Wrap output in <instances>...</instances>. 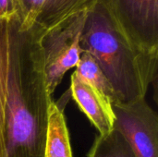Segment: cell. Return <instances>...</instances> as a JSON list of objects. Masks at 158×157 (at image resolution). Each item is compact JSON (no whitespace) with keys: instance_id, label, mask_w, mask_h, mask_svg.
Instances as JSON below:
<instances>
[{"instance_id":"obj_1","label":"cell","mask_w":158,"mask_h":157,"mask_svg":"<svg viewBox=\"0 0 158 157\" xmlns=\"http://www.w3.org/2000/svg\"><path fill=\"white\" fill-rule=\"evenodd\" d=\"M42 33L15 17L9 43L5 141L7 157H43L53 102L40 43Z\"/></svg>"},{"instance_id":"obj_2","label":"cell","mask_w":158,"mask_h":157,"mask_svg":"<svg viewBox=\"0 0 158 157\" xmlns=\"http://www.w3.org/2000/svg\"><path fill=\"white\" fill-rule=\"evenodd\" d=\"M80 45L110 82L116 104L128 105L145 98L149 85L156 81L158 56L143 53L131 45L100 0H95L87 12Z\"/></svg>"},{"instance_id":"obj_3","label":"cell","mask_w":158,"mask_h":157,"mask_svg":"<svg viewBox=\"0 0 158 157\" xmlns=\"http://www.w3.org/2000/svg\"><path fill=\"white\" fill-rule=\"evenodd\" d=\"M90 6L74 13L41 36L40 43L44 55L47 87L51 95L65 74L76 68L80 60L82 53L80 39Z\"/></svg>"},{"instance_id":"obj_4","label":"cell","mask_w":158,"mask_h":157,"mask_svg":"<svg viewBox=\"0 0 158 157\" xmlns=\"http://www.w3.org/2000/svg\"><path fill=\"white\" fill-rule=\"evenodd\" d=\"M118 30L139 51L158 56V0H100Z\"/></svg>"},{"instance_id":"obj_5","label":"cell","mask_w":158,"mask_h":157,"mask_svg":"<svg viewBox=\"0 0 158 157\" xmlns=\"http://www.w3.org/2000/svg\"><path fill=\"white\" fill-rule=\"evenodd\" d=\"M114 129L122 133L137 157H158V118L145 98L112 105Z\"/></svg>"},{"instance_id":"obj_6","label":"cell","mask_w":158,"mask_h":157,"mask_svg":"<svg viewBox=\"0 0 158 157\" xmlns=\"http://www.w3.org/2000/svg\"><path fill=\"white\" fill-rule=\"evenodd\" d=\"M95 0H12L22 28L45 33Z\"/></svg>"},{"instance_id":"obj_7","label":"cell","mask_w":158,"mask_h":157,"mask_svg":"<svg viewBox=\"0 0 158 157\" xmlns=\"http://www.w3.org/2000/svg\"><path fill=\"white\" fill-rule=\"evenodd\" d=\"M70 93L80 109L97 129L100 135L113 130L115 115L112 103L95 89L81 81L74 73L71 76Z\"/></svg>"},{"instance_id":"obj_8","label":"cell","mask_w":158,"mask_h":157,"mask_svg":"<svg viewBox=\"0 0 158 157\" xmlns=\"http://www.w3.org/2000/svg\"><path fill=\"white\" fill-rule=\"evenodd\" d=\"M43 157H73L64 113L54 101L50 104L48 111V124Z\"/></svg>"},{"instance_id":"obj_9","label":"cell","mask_w":158,"mask_h":157,"mask_svg":"<svg viewBox=\"0 0 158 157\" xmlns=\"http://www.w3.org/2000/svg\"><path fill=\"white\" fill-rule=\"evenodd\" d=\"M16 15L0 18V157H7L5 141V108L11 29Z\"/></svg>"},{"instance_id":"obj_10","label":"cell","mask_w":158,"mask_h":157,"mask_svg":"<svg viewBox=\"0 0 158 157\" xmlns=\"http://www.w3.org/2000/svg\"><path fill=\"white\" fill-rule=\"evenodd\" d=\"M74 74L109 100L112 105L117 103V97L110 82L91 55L85 52L81 53Z\"/></svg>"},{"instance_id":"obj_11","label":"cell","mask_w":158,"mask_h":157,"mask_svg":"<svg viewBox=\"0 0 158 157\" xmlns=\"http://www.w3.org/2000/svg\"><path fill=\"white\" fill-rule=\"evenodd\" d=\"M87 157H137L120 131L113 129L106 135H98Z\"/></svg>"},{"instance_id":"obj_12","label":"cell","mask_w":158,"mask_h":157,"mask_svg":"<svg viewBox=\"0 0 158 157\" xmlns=\"http://www.w3.org/2000/svg\"><path fill=\"white\" fill-rule=\"evenodd\" d=\"M12 15H16L12 0H0V18Z\"/></svg>"}]
</instances>
